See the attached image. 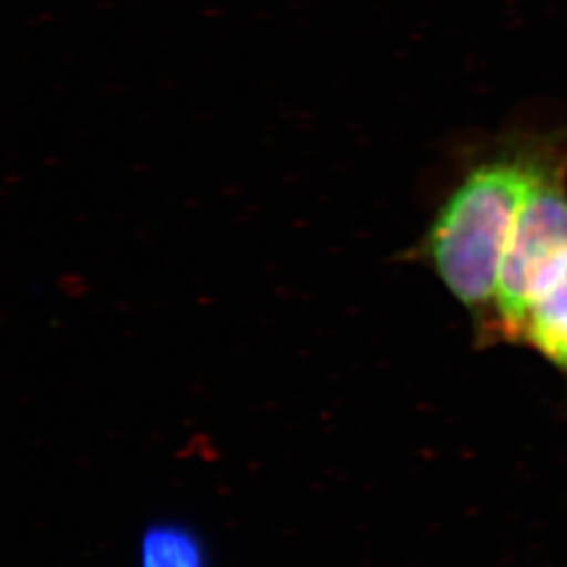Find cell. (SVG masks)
<instances>
[{
    "mask_svg": "<svg viewBox=\"0 0 567 567\" xmlns=\"http://www.w3.org/2000/svg\"><path fill=\"white\" fill-rule=\"evenodd\" d=\"M140 567H208L203 540L186 525H151L140 542Z\"/></svg>",
    "mask_w": 567,
    "mask_h": 567,
    "instance_id": "obj_4",
    "label": "cell"
},
{
    "mask_svg": "<svg viewBox=\"0 0 567 567\" xmlns=\"http://www.w3.org/2000/svg\"><path fill=\"white\" fill-rule=\"evenodd\" d=\"M544 140L518 142L480 161L444 198L415 247L450 295L494 340L496 289L508 234L540 161Z\"/></svg>",
    "mask_w": 567,
    "mask_h": 567,
    "instance_id": "obj_1",
    "label": "cell"
},
{
    "mask_svg": "<svg viewBox=\"0 0 567 567\" xmlns=\"http://www.w3.org/2000/svg\"><path fill=\"white\" fill-rule=\"evenodd\" d=\"M566 270L567 151L546 140L499 265L494 340L519 342L530 309Z\"/></svg>",
    "mask_w": 567,
    "mask_h": 567,
    "instance_id": "obj_2",
    "label": "cell"
},
{
    "mask_svg": "<svg viewBox=\"0 0 567 567\" xmlns=\"http://www.w3.org/2000/svg\"><path fill=\"white\" fill-rule=\"evenodd\" d=\"M519 342L567 375V270L530 309Z\"/></svg>",
    "mask_w": 567,
    "mask_h": 567,
    "instance_id": "obj_3",
    "label": "cell"
}]
</instances>
